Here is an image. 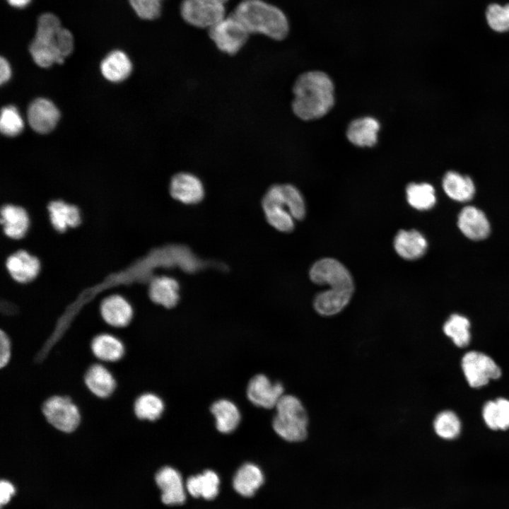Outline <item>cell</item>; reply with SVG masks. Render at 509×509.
<instances>
[{"mask_svg": "<svg viewBox=\"0 0 509 509\" xmlns=\"http://www.w3.org/2000/svg\"><path fill=\"white\" fill-rule=\"evenodd\" d=\"M310 277L315 283L330 286L315 298L314 308L319 314L336 315L349 303L353 292V282L349 271L339 262L332 258L317 261L310 271Z\"/></svg>", "mask_w": 509, "mask_h": 509, "instance_id": "obj_1", "label": "cell"}, {"mask_svg": "<svg viewBox=\"0 0 509 509\" xmlns=\"http://www.w3.org/2000/svg\"><path fill=\"white\" fill-rule=\"evenodd\" d=\"M71 32L62 26L57 15L46 12L37 20L36 30L30 44V55L39 66L47 68L53 64H62L74 50Z\"/></svg>", "mask_w": 509, "mask_h": 509, "instance_id": "obj_2", "label": "cell"}, {"mask_svg": "<svg viewBox=\"0 0 509 509\" xmlns=\"http://www.w3.org/2000/svg\"><path fill=\"white\" fill-rule=\"evenodd\" d=\"M334 85L324 72L310 71L300 75L293 88V113L303 120L319 119L334 103Z\"/></svg>", "mask_w": 509, "mask_h": 509, "instance_id": "obj_3", "label": "cell"}, {"mask_svg": "<svg viewBox=\"0 0 509 509\" xmlns=\"http://www.w3.org/2000/svg\"><path fill=\"white\" fill-rule=\"evenodd\" d=\"M233 13L250 34H261L280 41L290 31V23L284 11L264 0H242Z\"/></svg>", "mask_w": 509, "mask_h": 509, "instance_id": "obj_4", "label": "cell"}, {"mask_svg": "<svg viewBox=\"0 0 509 509\" xmlns=\"http://www.w3.org/2000/svg\"><path fill=\"white\" fill-rule=\"evenodd\" d=\"M276 410L272 421L276 433L288 442L304 440L308 435V416L300 400L296 396L283 394Z\"/></svg>", "mask_w": 509, "mask_h": 509, "instance_id": "obj_5", "label": "cell"}, {"mask_svg": "<svg viewBox=\"0 0 509 509\" xmlns=\"http://www.w3.org/2000/svg\"><path fill=\"white\" fill-rule=\"evenodd\" d=\"M296 196V187L290 184L272 185L264 194L262 205L269 223L281 232H290L294 228L291 214Z\"/></svg>", "mask_w": 509, "mask_h": 509, "instance_id": "obj_6", "label": "cell"}, {"mask_svg": "<svg viewBox=\"0 0 509 509\" xmlns=\"http://www.w3.org/2000/svg\"><path fill=\"white\" fill-rule=\"evenodd\" d=\"M41 410L47 422L61 433H71L81 423L80 410L68 396H50L43 402Z\"/></svg>", "mask_w": 509, "mask_h": 509, "instance_id": "obj_7", "label": "cell"}, {"mask_svg": "<svg viewBox=\"0 0 509 509\" xmlns=\"http://www.w3.org/2000/svg\"><path fill=\"white\" fill-rule=\"evenodd\" d=\"M209 36L216 47L228 55L237 54L246 44L250 33L231 13L208 29Z\"/></svg>", "mask_w": 509, "mask_h": 509, "instance_id": "obj_8", "label": "cell"}, {"mask_svg": "<svg viewBox=\"0 0 509 509\" xmlns=\"http://www.w3.org/2000/svg\"><path fill=\"white\" fill-rule=\"evenodd\" d=\"M228 0H182L180 7L182 19L199 28L209 29L226 15Z\"/></svg>", "mask_w": 509, "mask_h": 509, "instance_id": "obj_9", "label": "cell"}, {"mask_svg": "<svg viewBox=\"0 0 509 509\" xmlns=\"http://www.w3.org/2000/svg\"><path fill=\"white\" fill-rule=\"evenodd\" d=\"M462 369L470 387L480 388L491 380L501 378L502 371L489 356L479 351L466 353L461 361Z\"/></svg>", "mask_w": 509, "mask_h": 509, "instance_id": "obj_10", "label": "cell"}, {"mask_svg": "<svg viewBox=\"0 0 509 509\" xmlns=\"http://www.w3.org/2000/svg\"><path fill=\"white\" fill-rule=\"evenodd\" d=\"M283 395V385L280 382H271L262 374L254 376L247 388L249 400L253 404L265 409L276 407Z\"/></svg>", "mask_w": 509, "mask_h": 509, "instance_id": "obj_11", "label": "cell"}, {"mask_svg": "<svg viewBox=\"0 0 509 509\" xmlns=\"http://www.w3.org/2000/svg\"><path fill=\"white\" fill-rule=\"evenodd\" d=\"M171 197L186 204H197L204 195V185L195 175L180 172L172 176L170 182Z\"/></svg>", "mask_w": 509, "mask_h": 509, "instance_id": "obj_12", "label": "cell"}, {"mask_svg": "<svg viewBox=\"0 0 509 509\" xmlns=\"http://www.w3.org/2000/svg\"><path fill=\"white\" fill-rule=\"evenodd\" d=\"M100 310L103 321L109 327L116 329L127 327L134 316L131 304L118 294H112L103 298Z\"/></svg>", "mask_w": 509, "mask_h": 509, "instance_id": "obj_13", "label": "cell"}, {"mask_svg": "<svg viewBox=\"0 0 509 509\" xmlns=\"http://www.w3.org/2000/svg\"><path fill=\"white\" fill-rule=\"evenodd\" d=\"M27 117L29 124L34 131L46 134L55 127L60 113L52 101L41 98L31 103Z\"/></svg>", "mask_w": 509, "mask_h": 509, "instance_id": "obj_14", "label": "cell"}, {"mask_svg": "<svg viewBox=\"0 0 509 509\" xmlns=\"http://www.w3.org/2000/svg\"><path fill=\"white\" fill-rule=\"evenodd\" d=\"M155 479L162 491L161 500L164 504L175 505L185 502V491L178 471L170 467H164L158 470Z\"/></svg>", "mask_w": 509, "mask_h": 509, "instance_id": "obj_15", "label": "cell"}, {"mask_svg": "<svg viewBox=\"0 0 509 509\" xmlns=\"http://www.w3.org/2000/svg\"><path fill=\"white\" fill-rule=\"evenodd\" d=\"M458 228L469 239L481 240L490 233V223L485 213L475 206L464 207L458 215Z\"/></svg>", "mask_w": 509, "mask_h": 509, "instance_id": "obj_16", "label": "cell"}, {"mask_svg": "<svg viewBox=\"0 0 509 509\" xmlns=\"http://www.w3.org/2000/svg\"><path fill=\"white\" fill-rule=\"evenodd\" d=\"M27 211L21 206L6 204L0 207V231L13 238H23L29 227Z\"/></svg>", "mask_w": 509, "mask_h": 509, "instance_id": "obj_17", "label": "cell"}, {"mask_svg": "<svg viewBox=\"0 0 509 509\" xmlns=\"http://www.w3.org/2000/svg\"><path fill=\"white\" fill-rule=\"evenodd\" d=\"M5 265L12 278L21 283L33 280L40 269L38 258L23 250L8 257Z\"/></svg>", "mask_w": 509, "mask_h": 509, "instance_id": "obj_18", "label": "cell"}, {"mask_svg": "<svg viewBox=\"0 0 509 509\" xmlns=\"http://www.w3.org/2000/svg\"><path fill=\"white\" fill-rule=\"evenodd\" d=\"M90 350L93 355L103 362H117L125 354L123 341L117 334L108 332L98 333L90 340Z\"/></svg>", "mask_w": 509, "mask_h": 509, "instance_id": "obj_19", "label": "cell"}, {"mask_svg": "<svg viewBox=\"0 0 509 509\" xmlns=\"http://www.w3.org/2000/svg\"><path fill=\"white\" fill-rule=\"evenodd\" d=\"M84 383L87 389L100 399L110 397L117 387L113 374L101 363H93L86 370Z\"/></svg>", "mask_w": 509, "mask_h": 509, "instance_id": "obj_20", "label": "cell"}, {"mask_svg": "<svg viewBox=\"0 0 509 509\" xmlns=\"http://www.w3.org/2000/svg\"><path fill=\"white\" fill-rule=\"evenodd\" d=\"M179 289L178 282L175 279L163 275L154 276L148 285L151 300L168 309L177 305L180 298Z\"/></svg>", "mask_w": 509, "mask_h": 509, "instance_id": "obj_21", "label": "cell"}, {"mask_svg": "<svg viewBox=\"0 0 509 509\" xmlns=\"http://www.w3.org/2000/svg\"><path fill=\"white\" fill-rule=\"evenodd\" d=\"M394 246L400 257L413 260L424 255L427 249V241L424 236L416 230H402L394 238Z\"/></svg>", "mask_w": 509, "mask_h": 509, "instance_id": "obj_22", "label": "cell"}, {"mask_svg": "<svg viewBox=\"0 0 509 509\" xmlns=\"http://www.w3.org/2000/svg\"><path fill=\"white\" fill-rule=\"evenodd\" d=\"M380 129L379 122L370 117H361L352 121L348 127L346 136L355 146L365 147L374 146Z\"/></svg>", "mask_w": 509, "mask_h": 509, "instance_id": "obj_23", "label": "cell"}, {"mask_svg": "<svg viewBox=\"0 0 509 509\" xmlns=\"http://www.w3.org/2000/svg\"><path fill=\"white\" fill-rule=\"evenodd\" d=\"M51 223L59 232H64L74 228L81 223V213L78 208L63 200L51 201L48 206Z\"/></svg>", "mask_w": 509, "mask_h": 509, "instance_id": "obj_24", "label": "cell"}, {"mask_svg": "<svg viewBox=\"0 0 509 509\" xmlns=\"http://www.w3.org/2000/svg\"><path fill=\"white\" fill-rule=\"evenodd\" d=\"M132 64L127 54L119 49L111 51L101 62L103 76L112 82L126 79L131 74Z\"/></svg>", "mask_w": 509, "mask_h": 509, "instance_id": "obj_25", "label": "cell"}, {"mask_svg": "<svg viewBox=\"0 0 509 509\" xmlns=\"http://www.w3.org/2000/svg\"><path fill=\"white\" fill-rule=\"evenodd\" d=\"M263 481L264 476L261 469L254 464L246 463L238 469L233 485L237 493L250 497L255 494Z\"/></svg>", "mask_w": 509, "mask_h": 509, "instance_id": "obj_26", "label": "cell"}, {"mask_svg": "<svg viewBox=\"0 0 509 509\" xmlns=\"http://www.w3.org/2000/svg\"><path fill=\"white\" fill-rule=\"evenodd\" d=\"M443 188L450 198L460 202L471 200L475 193L472 180L454 171H449L445 175Z\"/></svg>", "mask_w": 509, "mask_h": 509, "instance_id": "obj_27", "label": "cell"}, {"mask_svg": "<svg viewBox=\"0 0 509 509\" xmlns=\"http://www.w3.org/2000/svg\"><path fill=\"white\" fill-rule=\"evenodd\" d=\"M219 484L220 480L217 474L208 469L201 474L190 476L187 479L186 486L191 496L211 500L217 496Z\"/></svg>", "mask_w": 509, "mask_h": 509, "instance_id": "obj_28", "label": "cell"}, {"mask_svg": "<svg viewBox=\"0 0 509 509\" xmlns=\"http://www.w3.org/2000/svg\"><path fill=\"white\" fill-rule=\"evenodd\" d=\"M211 411L216 419V426L218 431L229 433L233 431L240 421V414L236 405L227 399L215 402Z\"/></svg>", "mask_w": 509, "mask_h": 509, "instance_id": "obj_29", "label": "cell"}, {"mask_svg": "<svg viewBox=\"0 0 509 509\" xmlns=\"http://www.w3.org/2000/svg\"><path fill=\"white\" fill-rule=\"evenodd\" d=\"M133 410L136 417L139 420L154 421L163 413L164 403L158 395L146 392L136 398Z\"/></svg>", "mask_w": 509, "mask_h": 509, "instance_id": "obj_30", "label": "cell"}, {"mask_svg": "<svg viewBox=\"0 0 509 509\" xmlns=\"http://www.w3.org/2000/svg\"><path fill=\"white\" fill-rule=\"evenodd\" d=\"M443 332L460 348L469 345L471 339L470 322L464 316L452 314L443 325Z\"/></svg>", "mask_w": 509, "mask_h": 509, "instance_id": "obj_31", "label": "cell"}, {"mask_svg": "<svg viewBox=\"0 0 509 509\" xmlns=\"http://www.w3.org/2000/svg\"><path fill=\"white\" fill-rule=\"evenodd\" d=\"M409 204L418 210L431 209L436 202L433 187L428 183H411L406 187Z\"/></svg>", "mask_w": 509, "mask_h": 509, "instance_id": "obj_32", "label": "cell"}, {"mask_svg": "<svg viewBox=\"0 0 509 509\" xmlns=\"http://www.w3.org/2000/svg\"><path fill=\"white\" fill-rule=\"evenodd\" d=\"M435 433L441 438L452 440L458 437L461 431V422L457 414L449 410L440 412L433 421Z\"/></svg>", "mask_w": 509, "mask_h": 509, "instance_id": "obj_33", "label": "cell"}, {"mask_svg": "<svg viewBox=\"0 0 509 509\" xmlns=\"http://www.w3.org/2000/svg\"><path fill=\"white\" fill-rule=\"evenodd\" d=\"M24 127L23 119L17 108L13 105L4 107L1 110L0 129L6 136L19 134Z\"/></svg>", "mask_w": 509, "mask_h": 509, "instance_id": "obj_34", "label": "cell"}, {"mask_svg": "<svg viewBox=\"0 0 509 509\" xmlns=\"http://www.w3.org/2000/svg\"><path fill=\"white\" fill-rule=\"evenodd\" d=\"M486 18L492 30L499 33L509 31V4L505 6L498 4L488 5Z\"/></svg>", "mask_w": 509, "mask_h": 509, "instance_id": "obj_35", "label": "cell"}, {"mask_svg": "<svg viewBox=\"0 0 509 509\" xmlns=\"http://www.w3.org/2000/svg\"><path fill=\"white\" fill-rule=\"evenodd\" d=\"M138 17L145 21H153L160 16L162 4L159 0H128Z\"/></svg>", "mask_w": 509, "mask_h": 509, "instance_id": "obj_36", "label": "cell"}, {"mask_svg": "<svg viewBox=\"0 0 509 509\" xmlns=\"http://www.w3.org/2000/svg\"><path fill=\"white\" fill-rule=\"evenodd\" d=\"M12 356L11 337L4 330H0V368H4L9 363Z\"/></svg>", "mask_w": 509, "mask_h": 509, "instance_id": "obj_37", "label": "cell"}, {"mask_svg": "<svg viewBox=\"0 0 509 509\" xmlns=\"http://www.w3.org/2000/svg\"><path fill=\"white\" fill-rule=\"evenodd\" d=\"M482 416L486 426L491 430H498L497 405L495 401H488L482 409Z\"/></svg>", "mask_w": 509, "mask_h": 509, "instance_id": "obj_38", "label": "cell"}, {"mask_svg": "<svg viewBox=\"0 0 509 509\" xmlns=\"http://www.w3.org/2000/svg\"><path fill=\"white\" fill-rule=\"evenodd\" d=\"M496 402L498 430H507L509 428V400L501 397L497 399Z\"/></svg>", "mask_w": 509, "mask_h": 509, "instance_id": "obj_39", "label": "cell"}, {"mask_svg": "<svg viewBox=\"0 0 509 509\" xmlns=\"http://www.w3.org/2000/svg\"><path fill=\"white\" fill-rule=\"evenodd\" d=\"M15 493L13 486L6 480H1L0 484V503L1 505L6 504Z\"/></svg>", "mask_w": 509, "mask_h": 509, "instance_id": "obj_40", "label": "cell"}, {"mask_svg": "<svg viewBox=\"0 0 509 509\" xmlns=\"http://www.w3.org/2000/svg\"><path fill=\"white\" fill-rule=\"evenodd\" d=\"M11 76V69L8 62L3 57L0 59V82H7Z\"/></svg>", "mask_w": 509, "mask_h": 509, "instance_id": "obj_41", "label": "cell"}, {"mask_svg": "<svg viewBox=\"0 0 509 509\" xmlns=\"http://www.w3.org/2000/svg\"><path fill=\"white\" fill-rule=\"evenodd\" d=\"M11 7L17 9H23L30 5L32 0H5Z\"/></svg>", "mask_w": 509, "mask_h": 509, "instance_id": "obj_42", "label": "cell"}, {"mask_svg": "<svg viewBox=\"0 0 509 509\" xmlns=\"http://www.w3.org/2000/svg\"><path fill=\"white\" fill-rule=\"evenodd\" d=\"M159 1H162L163 0H159Z\"/></svg>", "mask_w": 509, "mask_h": 509, "instance_id": "obj_43", "label": "cell"}]
</instances>
